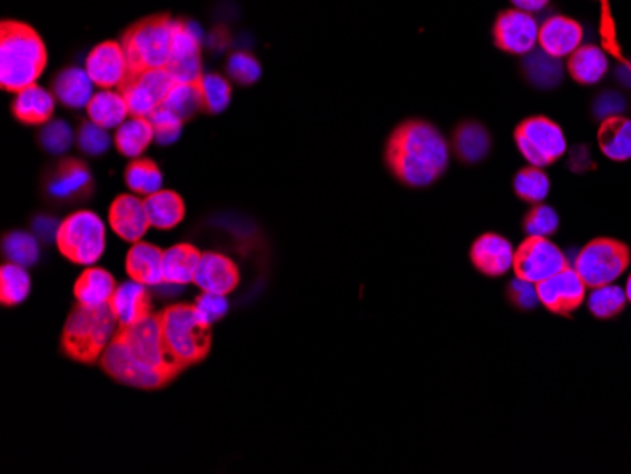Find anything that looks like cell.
<instances>
[{
	"mask_svg": "<svg viewBox=\"0 0 631 474\" xmlns=\"http://www.w3.org/2000/svg\"><path fill=\"white\" fill-rule=\"evenodd\" d=\"M200 254L194 244H176L172 248L165 251L162 256V276L165 284L172 286H186L195 280L197 269H199Z\"/></svg>",
	"mask_w": 631,
	"mask_h": 474,
	"instance_id": "25",
	"label": "cell"
},
{
	"mask_svg": "<svg viewBox=\"0 0 631 474\" xmlns=\"http://www.w3.org/2000/svg\"><path fill=\"white\" fill-rule=\"evenodd\" d=\"M161 314L165 344L181 367L203 362L213 348V325L200 318L194 305H172Z\"/></svg>",
	"mask_w": 631,
	"mask_h": 474,
	"instance_id": "5",
	"label": "cell"
},
{
	"mask_svg": "<svg viewBox=\"0 0 631 474\" xmlns=\"http://www.w3.org/2000/svg\"><path fill=\"white\" fill-rule=\"evenodd\" d=\"M162 256L165 251L150 243H135L127 254L126 269L131 280L142 286L157 287L165 282L162 276Z\"/></svg>",
	"mask_w": 631,
	"mask_h": 474,
	"instance_id": "23",
	"label": "cell"
},
{
	"mask_svg": "<svg viewBox=\"0 0 631 474\" xmlns=\"http://www.w3.org/2000/svg\"><path fill=\"white\" fill-rule=\"evenodd\" d=\"M471 261L475 265L476 270H481L482 275L490 278H500L513 269L514 248L513 244L506 238L486 233L481 238H476L473 248H471Z\"/></svg>",
	"mask_w": 631,
	"mask_h": 474,
	"instance_id": "20",
	"label": "cell"
},
{
	"mask_svg": "<svg viewBox=\"0 0 631 474\" xmlns=\"http://www.w3.org/2000/svg\"><path fill=\"white\" fill-rule=\"evenodd\" d=\"M227 295L218 294H203L195 299V310L199 314L200 318L205 319L207 324H216L219 319L226 316L227 310H229V303L226 299Z\"/></svg>",
	"mask_w": 631,
	"mask_h": 474,
	"instance_id": "46",
	"label": "cell"
},
{
	"mask_svg": "<svg viewBox=\"0 0 631 474\" xmlns=\"http://www.w3.org/2000/svg\"><path fill=\"white\" fill-rule=\"evenodd\" d=\"M514 140L525 161L539 169L556 162L568 151V140L562 127L543 116L524 119L516 127Z\"/></svg>",
	"mask_w": 631,
	"mask_h": 474,
	"instance_id": "9",
	"label": "cell"
},
{
	"mask_svg": "<svg viewBox=\"0 0 631 474\" xmlns=\"http://www.w3.org/2000/svg\"><path fill=\"white\" fill-rule=\"evenodd\" d=\"M528 76L530 80L538 83L539 88H552L562 78V67L558 59L546 56L543 51V53L532 56V59L528 61Z\"/></svg>",
	"mask_w": 631,
	"mask_h": 474,
	"instance_id": "43",
	"label": "cell"
},
{
	"mask_svg": "<svg viewBox=\"0 0 631 474\" xmlns=\"http://www.w3.org/2000/svg\"><path fill=\"white\" fill-rule=\"evenodd\" d=\"M625 303H628L625 289L613 284L595 287L588 297V308L598 319L617 318L624 310Z\"/></svg>",
	"mask_w": 631,
	"mask_h": 474,
	"instance_id": "36",
	"label": "cell"
},
{
	"mask_svg": "<svg viewBox=\"0 0 631 474\" xmlns=\"http://www.w3.org/2000/svg\"><path fill=\"white\" fill-rule=\"evenodd\" d=\"M451 148L438 129L420 119L401 124L386 144V165L411 188H427L444 175Z\"/></svg>",
	"mask_w": 631,
	"mask_h": 474,
	"instance_id": "2",
	"label": "cell"
},
{
	"mask_svg": "<svg viewBox=\"0 0 631 474\" xmlns=\"http://www.w3.org/2000/svg\"><path fill=\"white\" fill-rule=\"evenodd\" d=\"M93 86L88 70L69 67L53 78L51 93L56 95V99L63 107L78 110V108L88 107L89 100L93 99Z\"/></svg>",
	"mask_w": 631,
	"mask_h": 474,
	"instance_id": "24",
	"label": "cell"
},
{
	"mask_svg": "<svg viewBox=\"0 0 631 474\" xmlns=\"http://www.w3.org/2000/svg\"><path fill=\"white\" fill-rule=\"evenodd\" d=\"M118 327L112 306H88L78 303L70 310L65 324L61 348L70 359L81 365H95L100 362Z\"/></svg>",
	"mask_w": 631,
	"mask_h": 474,
	"instance_id": "4",
	"label": "cell"
},
{
	"mask_svg": "<svg viewBox=\"0 0 631 474\" xmlns=\"http://www.w3.org/2000/svg\"><path fill=\"white\" fill-rule=\"evenodd\" d=\"M203 110L208 113L224 112L231 102V83L218 75H205L200 78Z\"/></svg>",
	"mask_w": 631,
	"mask_h": 474,
	"instance_id": "39",
	"label": "cell"
},
{
	"mask_svg": "<svg viewBox=\"0 0 631 474\" xmlns=\"http://www.w3.org/2000/svg\"><path fill=\"white\" fill-rule=\"evenodd\" d=\"M76 142H78V148H80L81 154L86 156L99 157L105 156L108 150H110V135H108V129L105 127L97 126L91 119L89 121H83L80 129H78V137H76Z\"/></svg>",
	"mask_w": 631,
	"mask_h": 474,
	"instance_id": "41",
	"label": "cell"
},
{
	"mask_svg": "<svg viewBox=\"0 0 631 474\" xmlns=\"http://www.w3.org/2000/svg\"><path fill=\"white\" fill-rule=\"evenodd\" d=\"M154 140H156V135H154L150 119L137 118V116H131L124 121L114 137V144L119 154L131 157V159L142 156Z\"/></svg>",
	"mask_w": 631,
	"mask_h": 474,
	"instance_id": "31",
	"label": "cell"
},
{
	"mask_svg": "<svg viewBox=\"0 0 631 474\" xmlns=\"http://www.w3.org/2000/svg\"><path fill=\"white\" fill-rule=\"evenodd\" d=\"M2 256L7 263L29 269L32 265H37L40 257L38 238L26 231L7 233L2 238Z\"/></svg>",
	"mask_w": 631,
	"mask_h": 474,
	"instance_id": "35",
	"label": "cell"
},
{
	"mask_svg": "<svg viewBox=\"0 0 631 474\" xmlns=\"http://www.w3.org/2000/svg\"><path fill=\"white\" fill-rule=\"evenodd\" d=\"M630 248L614 238H595L576 256L573 269L588 289L609 286L619 280L630 267Z\"/></svg>",
	"mask_w": 631,
	"mask_h": 474,
	"instance_id": "8",
	"label": "cell"
},
{
	"mask_svg": "<svg viewBox=\"0 0 631 474\" xmlns=\"http://www.w3.org/2000/svg\"><path fill=\"white\" fill-rule=\"evenodd\" d=\"M88 118L105 127V129H118L129 116V107L121 91H112V89H100L99 93L93 95V99L89 100Z\"/></svg>",
	"mask_w": 631,
	"mask_h": 474,
	"instance_id": "29",
	"label": "cell"
},
{
	"mask_svg": "<svg viewBox=\"0 0 631 474\" xmlns=\"http://www.w3.org/2000/svg\"><path fill=\"white\" fill-rule=\"evenodd\" d=\"M42 194L53 205H80L93 197V175L81 159L65 157L46 170L42 176Z\"/></svg>",
	"mask_w": 631,
	"mask_h": 474,
	"instance_id": "10",
	"label": "cell"
},
{
	"mask_svg": "<svg viewBox=\"0 0 631 474\" xmlns=\"http://www.w3.org/2000/svg\"><path fill=\"white\" fill-rule=\"evenodd\" d=\"M146 213L154 229L170 231L186 218V205L180 195L169 189H159L145 199Z\"/></svg>",
	"mask_w": 631,
	"mask_h": 474,
	"instance_id": "27",
	"label": "cell"
},
{
	"mask_svg": "<svg viewBox=\"0 0 631 474\" xmlns=\"http://www.w3.org/2000/svg\"><path fill=\"white\" fill-rule=\"evenodd\" d=\"M56 112V95L40 86H29L16 93L12 102L13 118L26 126H46Z\"/></svg>",
	"mask_w": 631,
	"mask_h": 474,
	"instance_id": "22",
	"label": "cell"
},
{
	"mask_svg": "<svg viewBox=\"0 0 631 474\" xmlns=\"http://www.w3.org/2000/svg\"><path fill=\"white\" fill-rule=\"evenodd\" d=\"M178 21L169 16H154L138 21L124 34V50H126L129 70L142 72L150 69H167L172 40H175Z\"/></svg>",
	"mask_w": 631,
	"mask_h": 474,
	"instance_id": "6",
	"label": "cell"
},
{
	"mask_svg": "<svg viewBox=\"0 0 631 474\" xmlns=\"http://www.w3.org/2000/svg\"><path fill=\"white\" fill-rule=\"evenodd\" d=\"M108 221L119 238L131 244L140 243L151 227L145 199H138L135 194L116 197L108 213Z\"/></svg>",
	"mask_w": 631,
	"mask_h": 474,
	"instance_id": "17",
	"label": "cell"
},
{
	"mask_svg": "<svg viewBox=\"0 0 631 474\" xmlns=\"http://www.w3.org/2000/svg\"><path fill=\"white\" fill-rule=\"evenodd\" d=\"M603 4H607V0H603Z\"/></svg>",
	"mask_w": 631,
	"mask_h": 474,
	"instance_id": "51",
	"label": "cell"
},
{
	"mask_svg": "<svg viewBox=\"0 0 631 474\" xmlns=\"http://www.w3.org/2000/svg\"><path fill=\"white\" fill-rule=\"evenodd\" d=\"M569 267L568 257L546 237H528L514 250L513 270L520 280L541 284Z\"/></svg>",
	"mask_w": 631,
	"mask_h": 474,
	"instance_id": "11",
	"label": "cell"
},
{
	"mask_svg": "<svg viewBox=\"0 0 631 474\" xmlns=\"http://www.w3.org/2000/svg\"><path fill=\"white\" fill-rule=\"evenodd\" d=\"M56 244L65 259L89 267L107 250V227L91 210H78L61 221Z\"/></svg>",
	"mask_w": 631,
	"mask_h": 474,
	"instance_id": "7",
	"label": "cell"
},
{
	"mask_svg": "<svg viewBox=\"0 0 631 474\" xmlns=\"http://www.w3.org/2000/svg\"><path fill=\"white\" fill-rule=\"evenodd\" d=\"M560 227V218L556 210H552L551 206L539 205L533 206L524 218V229L528 237H551Z\"/></svg>",
	"mask_w": 631,
	"mask_h": 474,
	"instance_id": "42",
	"label": "cell"
},
{
	"mask_svg": "<svg viewBox=\"0 0 631 474\" xmlns=\"http://www.w3.org/2000/svg\"><path fill=\"white\" fill-rule=\"evenodd\" d=\"M509 299L513 300V305L519 306L522 310L533 308L539 303L538 286L516 278L509 286Z\"/></svg>",
	"mask_w": 631,
	"mask_h": 474,
	"instance_id": "47",
	"label": "cell"
},
{
	"mask_svg": "<svg viewBox=\"0 0 631 474\" xmlns=\"http://www.w3.org/2000/svg\"><path fill=\"white\" fill-rule=\"evenodd\" d=\"M167 70L178 83H199L205 76L200 63L199 32H195L194 26L178 21Z\"/></svg>",
	"mask_w": 631,
	"mask_h": 474,
	"instance_id": "15",
	"label": "cell"
},
{
	"mask_svg": "<svg viewBox=\"0 0 631 474\" xmlns=\"http://www.w3.org/2000/svg\"><path fill=\"white\" fill-rule=\"evenodd\" d=\"M539 27L533 13L522 12L519 8L506 10L495 21V46L513 56H530L539 46Z\"/></svg>",
	"mask_w": 631,
	"mask_h": 474,
	"instance_id": "13",
	"label": "cell"
},
{
	"mask_svg": "<svg viewBox=\"0 0 631 474\" xmlns=\"http://www.w3.org/2000/svg\"><path fill=\"white\" fill-rule=\"evenodd\" d=\"M148 119H150L151 127H154L157 144L167 146V144L176 142L180 138L184 119L180 116H176L169 108H157L156 112L151 113Z\"/></svg>",
	"mask_w": 631,
	"mask_h": 474,
	"instance_id": "44",
	"label": "cell"
},
{
	"mask_svg": "<svg viewBox=\"0 0 631 474\" xmlns=\"http://www.w3.org/2000/svg\"><path fill=\"white\" fill-rule=\"evenodd\" d=\"M48 53L42 38L21 21H2L0 27V88L19 93L34 86L45 72Z\"/></svg>",
	"mask_w": 631,
	"mask_h": 474,
	"instance_id": "3",
	"label": "cell"
},
{
	"mask_svg": "<svg viewBox=\"0 0 631 474\" xmlns=\"http://www.w3.org/2000/svg\"><path fill=\"white\" fill-rule=\"evenodd\" d=\"M100 368L112 381L137 389H161L186 371L165 344L161 314H151L135 325H119L100 357Z\"/></svg>",
	"mask_w": 631,
	"mask_h": 474,
	"instance_id": "1",
	"label": "cell"
},
{
	"mask_svg": "<svg viewBox=\"0 0 631 474\" xmlns=\"http://www.w3.org/2000/svg\"><path fill=\"white\" fill-rule=\"evenodd\" d=\"M72 142H75V132L63 119L48 121L42 126V131L38 132L40 148L51 156H63L70 150Z\"/></svg>",
	"mask_w": 631,
	"mask_h": 474,
	"instance_id": "40",
	"label": "cell"
},
{
	"mask_svg": "<svg viewBox=\"0 0 631 474\" xmlns=\"http://www.w3.org/2000/svg\"><path fill=\"white\" fill-rule=\"evenodd\" d=\"M116 280L114 276L105 269L89 267L81 273L80 278L75 284L76 303L88 306L110 305L114 294H116Z\"/></svg>",
	"mask_w": 631,
	"mask_h": 474,
	"instance_id": "28",
	"label": "cell"
},
{
	"mask_svg": "<svg viewBox=\"0 0 631 474\" xmlns=\"http://www.w3.org/2000/svg\"><path fill=\"white\" fill-rule=\"evenodd\" d=\"M86 70L95 86L100 89L121 88V83L131 75L124 45L102 42L95 46L88 59Z\"/></svg>",
	"mask_w": 631,
	"mask_h": 474,
	"instance_id": "16",
	"label": "cell"
},
{
	"mask_svg": "<svg viewBox=\"0 0 631 474\" xmlns=\"http://www.w3.org/2000/svg\"><path fill=\"white\" fill-rule=\"evenodd\" d=\"M127 188L140 197H148L161 189V169L151 159H132L126 169Z\"/></svg>",
	"mask_w": 631,
	"mask_h": 474,
	"instance_id": "34",
	"label": "cell"
},
{
	"mask_svg": "<svg viewBox=\"0 0 631 474\" xmlns=\"http://www.w3.org/2000/svg\"><path fill=\"white\" fill-rule=\"evenodd\" d=\"M586 284L573 267H565L549 280L538 284L539 303L551 313L569 316L586 299Z\"/></svg>",
	"mask_w": 631,
	"mask_h": 474,
	"instance_id": "14",
	"label": "cell"
},
{
	"mask_svg": "<svg viewBox=\"0 0 631 474\" xmlns=\"http://www.w3.org/2000/svg\"><path fill=\"white\" fill-rule=\"evenodd\" d=\"M194 284L207 294L229 295L240 284V273L229 257L216 251H207L200 257Z\"/></svg>",
	"mask_w": 631,
	"mask_h": 474,
	"instance_id": "19",
	"label": "cell"
},
{
	"mask_svg": "<svg viewBox=\"0 0 631 474\" xmlns=\"http://www.w3.org/2000/svg\"><path fill=\"white\" fill-rule=\"evenodd\" d=\"M584 38V29L575 19L552 16L539 27V48L554 59L569 57L579 50Z\"/></svg>",
	"mask_w": 631,
	"mask_h": 474,
	"instance_id": "18",
	"label": "cell"
},
{
	"mask_svg": "<svg viewBox=\"0 0 631 474\" xmlns=\"http://www.w3.org/2000/svg\"><path fill=\"white\" fill-rule=\"evenodd\" d=\"M59 227H61V224H59L57 218H53V216L40 214V216L32 219V231H34V237H37L38 240H42L45 244L56 243Z\"/></svg>",
	"mask_w": 631,
	"mask_h": 474,
	"instance_id": "48",
	"label": "cell"
},
{
	"mask_svg": "<svg viewBox=\"0 0 631 474\" xmlns=\"http://www.w3.org/2000/svg\"><path fill=\"white\" fill-rule=\"evenodd\" d=\"M227 75L240 86H252L262 78V65L246 51H235L227 61Z\"/></svg>",
	"mask_w": 631,
	"mask_h": 474,
	"instance_id": "45",
	"label": "cell"
},
{
	"mask_svg": "<svg viewBox=\"0 0 631 474\" xmlns=\"http://www.w3.org/2000/svg\"><path fill=\"white\" fill-rule=\"evenodd\" d=\"M609 70L605 51L598 46H581L568 57V72L582 86H594Z\"/></svg>",
	"mask_w": 631,
	"mask_h": 474,
	"instance_id": "30",
	"label": "cell"
},
{
	"mask_svg": "<svg viewBox=\"0 0 631 474\" xmlns=\"http://www.w3.org/2000/svg\"><path fill=\"white\" fill-rule=\"evenodd\" d=\"M598 144L603 156L613 161L631 159V119L622 116H609L601 121Z\"/></svg>",
	"mask_w": 631,
	"mask_h": 474,
	"instance_id": "26",
	"label": "cell"
},
{
	"mask_svg": "<svg viewBox=\"0 0 631 474\" xmlns=\"http://www.w3.org/2000/svg\"><path fill=\"white\" fill-rule=\"evenodd\" d=\"M490 146H492V140H490V135H487L486 129L481 124L476 121H467V124H462L454 131V137H452V148H454V154H456L463 162H479L484 159V157L490 154Z\"/></svg>",
	"mask_w": 631,
	"mask_h": 474,
	"instance_id": "32",
	"label": "cell"
},
{
	"mask_svg": "<svg viewBox=\"0 0 631 474\" xmlns=\"http://www.w3.org/2000/svg\"><path fill=\"white\" fill-rule=\"evenodd\" d=\"M549 189H551V180L546 172L532 165L528 169L520 170L514 178V191L525 203H533V205L543 203L549 195Z\"/></svg>",
	"mask_w": 631,
	"mask_h": 474,
	"instance_id": "37",
	"label": "cell"
},
{
	"mask_svg": "<svg viewBox=\"0 0 631 474\" xmlns=\"http://www.w3.org/2000/svg\"><path fill=\"white\" fill-rule=\"evenodd\" d=\"M114 316L119 325H135L151 316V297L148 286L131 280L116 287L112 300Z\"/></svg>",
	"mask_w": 631,
	"mask_h": 474,
	"instance_id": "21",
	"label": "cell"
},
{
	"mask_svg": "<svg viewBox=\"0 0 631 474\" xmlns=\"http://www.w3.org/2000/svg\"><path fill=\"white\" fill-rule=\"evenodd\" d=\"M31 294V276L26 267L4 263L0 269V303L2 306H18Z\"/></svg>",
	"mask_w": 631,
	"mask_h": 474,
	"instance_id": "33",
	"label": "cell"
},
{
	"mask_svg": "<svg viewBox=\"0 0 631 474\" xmlns=\"http://www.w3.org/2000/svg\"><path fill=\"white\" fill-rule=\"evenodd\" d=\"M175 83V78L169 75V70L150 69L131 72L121 83L119 91L126 97L131 116L150 118L157 108L162 107V102L169 97Z\"/></svg>",
	"mask_w": 631,
	"mask_h": 474,
	"instance_id": "12",
	"label": "cell"
},
{
	"mask_svg": "<svg viewBox=\"0 0 631 474\" xmlns=\"http://www.w3.org/2000/svg\"><path fill=\"white\" fill-rule=\"evenodd\" d=\"M162 107L169 108L184 121L194 118L195 113L203 110V97H200L199 83H178L170 89L169 97L162 102Z\"/></svg>",
	"mask_w": 631,
	"mask_h": 474,
	"instance_id": "38",
	"label": "cell"
},
{
	"mask_svg": "<svg viewBox=\"0 0 631 474\" xmlns=\"http://www.w3.org/2000/svg\"><path fill=\"white\" fill-rule=\"evenodd\" d=\"M511 2H513L514 8H519L522 12L538 13L549 7L551 0H511Z\"/></svg>",
	"mask_w": 631,
	"mask_h": 474,
	"instance_id": "49",
	"label": "cell"
},
{
	"mask_svg": "<svg viewBox=\"0 0 631 474\" xmlns=\"http://www.w3.org/2000/svg\"><path fill=\"white\" fill-rule=\"evenodd\" d=\"M625 297H628V300L631 303V275L630 278H628V284H625Z\"/></svg>",
	"mask_w": 631,
	"mask_h": 474,
	"instance_id": "50",
	"label": "cell"
}]
</instances>
